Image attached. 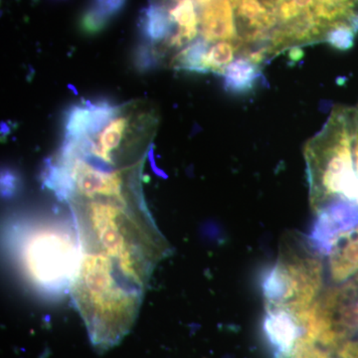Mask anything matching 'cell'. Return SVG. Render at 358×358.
<instances>
[{
    "instance_id": "obj_18",
    "label": "cell",
    "mask_w": 358,
    "mask_h": 358,
    "mask_svg": "<svg viewBox=\"0 0 358 358\" xmlns=\"http://www.w3.org/2000/svg\"><path fill=\"white\" fill-rule=\"evenodd\" d=\"M305 53L301 50V48H299V46L292 47V49H289V59L293 63L299 62V61L301 60V58L303 57Z\"/></svg>"
},
{
    "instance_id": "obj_4",
    "label": "cell",
    "mask_w": 358,
    "mask_h": 358,
    "mask_svg": "<svg viewBox=\"0 0 358 358\" xmlns=\"http://www.w3.org/2000/svg\"><path fill=\"white\" fill-rule=\"evenodd\" d=\"M200 27L202 37L208 42L232 41L240 44L236 16L231 0H209L201 9Z\"/></svg>"
},
{
    "instance_id": "obj_8",
    "label": "cell",
    "mask_w": 358,
    "mask_h": 358,
    "mask_svg": "<svg viewBox=\"0 0 358 358\" xmlns=\"http://www.w3.org/2000/svg\"><path fill=\"white\" fill-rule=\"evenodd\" d=\"M173 26L169 11L159 4H152L141 18V31L145 41L159 43L171 36Z\"/></svg>"
},
{
    "instance_id": "obj_11",
    "label": "cell",
    "mask_w": 358,
    "mask_h": 358,
    "mask_svg": "<svg viewBox=\"0 0 358 358\" xmlns=\"http://www.w3.org/2000/svg\"><path fill=\"white\" fill-rule=\"evenodd\" d=\"M242 46L237 42L219 41L214 44L205 56V70L223 75L226 68L232 63L235 53Z\"/></svg>"
},
{
    "instance_id": "obj_1",
    "label": "cell",
    "mask_w": 358,
    "mask_h": 358,
    "mask_svg": "<svg viewBox=\"0 0 358 358\" xmlns=\"http://www.w3.org/2000/svg\"><path fill=\"white\" fill-rule=\"evenodd\" d=\"M353 108L338 106L324 128L305 147L310 202L319 214L327 205H358V176L353 160Z\"/></svg>"
},
{
    "instance_id": "obj_13",
    "label": "cell",
    "mask_w": 358,
    "mask_h": 358,
    "mask_svg": "<svg viewBox=\"0 0 358 358\" xmlns=\"http://www.w3.org/2000/svg\"><path fill=\"white\" fill-rule=\"evenodd\" d=\"M110 18L101 13L92 4L85 9L79 20V28L85 35L94 36L103 31L108 26Z\"/></svg>"
},
{
    "instance_id": "obj_2",
    "label": "cell",
    "mask_w": 358,
    "mask_h": 358,
    "mask_svg": "<svg viewBox=\"0 0 358 358\" xmlns=\"http://www.w3.org/2000/svg\"><path fill=\"white\" fill-rule=\"evenodd\" d=\"M324 264L310 239L291 234L284 240L279 261L264 282L268 308L288 312L312 305L322 294Z\"/></svg>"
},
{
    "instance_id": "obj_5",
    "label": "cell",
    "mask_w": 358,
    "mask_h": 358,
    "mask_svg": "<svg viewBox=\"0 0 358 358\" xmlns=\"http://www.w3.org/2000/svg\"><path fill=\"white\" fill-rule=\"evenodd\" d=\"M329 274L331 281L343 284L358 273V228L345 237L329 252Z\"/></svg>"
},
{
    "instance_id": "obj_12",
    "label": "cell",
    "mask_w": 358,
    "mask_h": 358,
    "mask_svg": "<svg viewBox=\"0 0 358 358\" xmlns=\"http://www.w3.org/2000/svg\"><path fill=\"white\" fill-rule=\"evenodd\" d=\"M131 63L134 69L141 74L152 72L159 64V53L155 49V45L150 42H141L134 49Z\"/></svg>"
},
{
    "instance_id": "obj_6",
    "label": "cell",
    "mask_w": 358,
    "mask_h": 358,
    "mask_svg": "<svg viewBox=\"0 0 358 358\" xmlns=\"http://www.w3.org/2000/svg\"><path fill=\"white\" fill-rule=\"evenodd\" d=\"M196 7L193 0H176L169 10L171 21L178 25V31L167 39L169 47L180 48L192 43L199 33Z\"/></svg>"
},
{
    "instance_id": "obj_9",
    "label": "cell",
    "mask_w": 358,
    "mask_h": 358,
    "mask_svg": "<svg viewBox=\"0 0 358 358\" xmlns=\"http://www.w3.org/2000/svg\"><path fill=\"white\" fill-rule=\"evenodd\" d=\"M64 129L65 140L92 138V110L89 102L68 109L64 117Z\"/></svg>"
},
{
    "instance_id": "obj_3",
    "label": "cell",
    "mask_w": 358,
    "mask_h": 358,
    "mask_svg": "<svg viewBox=\"0 0 358 358\" xmlns=\"http://www.w3.org/2000/svg\"><path fill=\"white\" fill-rule=\"evenodd\" d=\"M26 271L37 286L52 291L72 285L79 263V247L69 234L44 227L27 237L22 250Z\"/></svg>"
},
{
    "instance_id": "obj_15",
    "label": "cell",
    "mask_w": 358,
    "mask_h": 358,
    "mask_svg": "<svg viewBox=\"0 0 358 358\" xmlns=\"http://www.w3.org/2000/svg\"><path fill=\"white\" fill-rule=\"evenodd\" d=\"M92 4L108 17L112 18L122 13L127 0H93Z\"/></svg>"
},
{
    "instance_id": "obj_17",
    "label": "cell",
    "mask_w": 358,
    "mask_h": 358,
    "mask_svg": "<svg viewBox=\"0 0 358 358\" xmlns=\"http://www.w3.org/2000/svg\"><path fill=\"white\" fill-rule=\"evenodd\" d=\"M15 176H13V173H6L2 176V185L4 186L3 192H6V193L13 192L15 189Z\"/></svg>"
},
{
    "instance_id": "obj_14",
    "label": "cell",
    "mask_w": 358,
    "mask_h": 358,
    "mask_svg": "<svg viewBox=\"0 0 358 358\" xmlns=\"http://www.w3.org/2000/svg\"><path fill=\"white\" fill-rule=\"evenodd\" d=\"M355 35L350 26L338 25L329 30L324 40L336 50L348 51L355 45Z\"/></svg>"
},
{
    "instance_id": "obj_16",
    "label": "cell",
    "mask_w": 358,
    "mask_h": 358,
    "mask_svg": "<svg viewBox=\"0 0 358 358\" xmlns=\"http://www.w3.org/2000/svg\"><path fill=\"white\" fill-rule=\"evenodd\" d=\"M353 160H355V171L358 176V106L353 110Z\"/></svg>"
},
{
    "instance_id": "obj_7",
    "label": "cell",
    "mask_w": 358,
    "mask_h": 358,
    "mask_svg": "<svg viewBox=\"0 0 358 358\" xmlns=\"http://www.w3.org/2000/svg\"><path fill=\"white\" fill-rule=\"evenodd\" d=\"M260 76L259 65L247 58H238L224 72V89L232 95H246L256 86Z\"/></svg>"
},
{
    "instance_id": "obj_10",
    "label": "cell",
    "mask_w": 358,
    "mask_h": 358,
    "mask_svg": "<svg viewBox=\"0 0 358 358\" xmlns=\"http://www.w3.org/2000/svg\"><path fill=\"white\" fill-rule=\"evenodd\" d=\"M208 50L209 42L203 37L193 40L173 58V67L192 72H206L204 60Z\"/></svg>"
}]
</instances>
